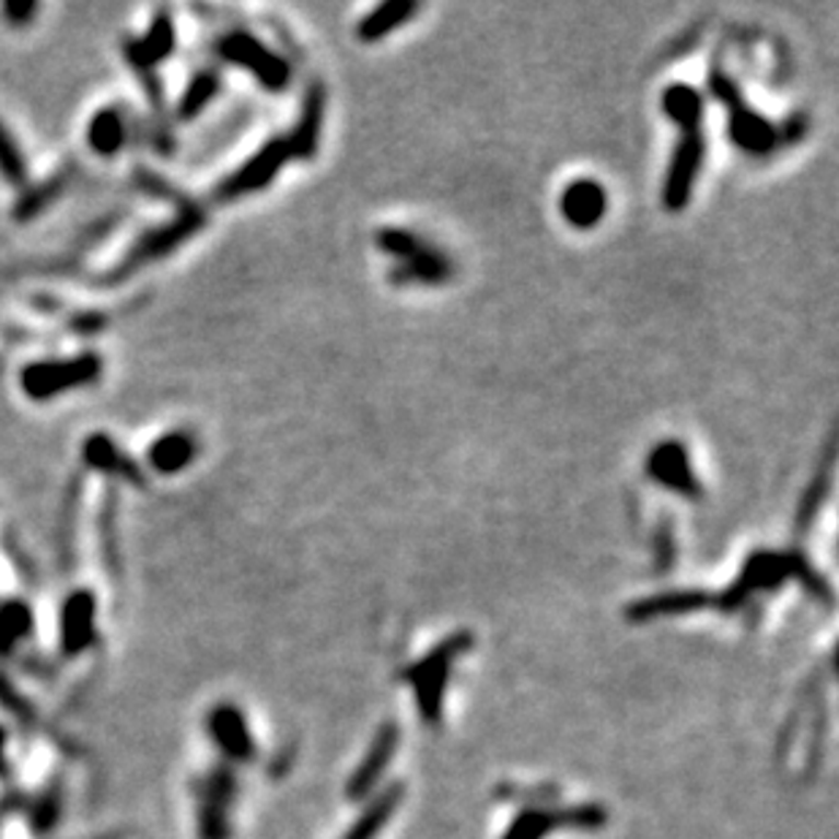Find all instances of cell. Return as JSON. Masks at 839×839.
Segmentation results:
<instances>
[{"mask_svg":"<svg viewBox=\"0 0 839 839\" xmlns=\"http://www.w3.org/2000/svg\"><path fill=\"white\" fill-rule=\"evenodd\" d=\"M661 104L663 112L683 128L677 153L672 158L668 177L666 183H663V207L672 212H679L690 205L692 185H696L698 172H701L703 163V153H707V144H703L701 133L703 98L690 84L677 82L672 84V88H666Z\"/></svg>","mask_w":839,"mask_h":839,"instance_id":"obj_1","label":"cell"},{"mask_svg":"<svg viewBox=\"0 0 839 839\" xmlns=\"http://www.w3.org/2000/svg\"><path fill=\"white\" fill-rule=\"evenodd\" d=\"M788 579H799L804 590L813 593L815 598L831 601L829 584H826V579L818 571H813V566H809L804 555H799V551H785V555H780V551H756V555L747 557L736 582L729 584V590L714 598V606L725 614L739 611L750 604L753 595L777 590Z\"/></svg>","mask_w":839,"mask_h":839,"instance_id":"obj_2","label":"cell"},{"mask_svg":"<svg viewBox=\"0 0 839 839\" xmlns=\"http://www.w3.org/2000/svg\"><path fill=\"white\" fill-rule=\"evenodd\" d=\"M473 644H476L473 633H467V630H459V633L448 636V639L441 641L435 650L427 652L421 661H416L413 666L405 668L403 672L405 683L413 685L416 707H419L421 723L424 725L441 723L443 692H446L448 679H452L454 663H457Z\"/></svg>","mask_w":839,"mask_h":839,"instance_id":"obj_3","label":"cell"},{"mask_svg":"<svg viewBox=\"0 0 839 839\" xmlns=\"http://www.w3.org/2000/svg\"><path fill=\"white\" fill-rule=\"evenodd\" d=\"M205 223H207V212L188 201V205H185L183 210L172 218V221L163 223V226L144 231V234L139 236L131 247H128L123 261L109 272V283H117V280L128 278V275H137L139 269L172 256V253L177 250L179 245H185L196 231L205 229Z\"/></svg>","mask_w":839,"mask_h":839,"instance_id":"obj_4","label":"cell"},{"mask_svg":"<svg viewBox=\"0 0 839 839\" xmlns=\"http://www.w3.org/2000/svg\"><path fill=\"white\" fill-rule=\"evenodd\" d=\"M101 375H104V359L95 351H84L79 357L44 359V362L25 364L20 373V386L27 399L47 403V399L71 392V388L93 386Z\"/></svg>","mask_w":839,"mask_h":839,"instance_id":"obj_5","label":"cell"},{"mask_svg":"<svg viewBox=\"0 0 839 839\" xmlns=\"http://www.w3.org/2000/svg\"><path fill=\"white\" fill-rule=\"evenodd\" d=\"M215 53L223 63L236 66V69L247 71L250 77H256V82L261 88L280 93V90L289 88L291 82V66L280 58L275 49H269L267 44L258 42L256 36L245 31H231L226 36L218 38Z\"/></svg>","mask_w":839,"mask_h":839,"instance_id":"obj_6","label":"cell"},{"mask_svg":"<svg viewBox=\"0 0 839 839\" xmlns=\"http://www.w3.org/2000/svg\"><path fill=\"white\" fill-rule=\"evenodd\" d=\"M712 93L714 98L725 106V112H729V137L734 139L736 148H742L745 153L753 155H766L774 150L777 128L745 104L739 88H736L729 77L714 71Z\"/></svg>","mask_w":839,"mask_h":839,"instance_id":"obj_7","label":"cell"},{"mask_svg":"<svg viewBox=\"0 0 839 839\" xmlns=\"http://www.w3.org/2000/svg\"><path fill=\"white\" fill-rule=\"evenodd\" d=\"M609 813L601 804H576V807H527L511 820L503 839H546L551 831H601Z\"/></svg>","mask_w":839,"mask_h":839,"instance_id":"obj_8","label":"cell"},{"mask_svg":"<svg viewBox=\"0 0 839 839\" xmlns=\"http://www.w3.org/2000/svg\"><path fill=\"white\" fill-rule=\"evenodd\" d=\"M291 158L294 155H291L289 139H269L256 155L247 158L240 168H234L226 179H221V183L215 185L212 199H215L218 205H226V201H236L242 199V196H250L256 194V190L269 188V185L275 183V177L280 174V168H283Z\"/></svg>","mask_w":839,"mask_h":839,"instance_id":"obj_9","label":"cell"},{"mask_svg":"<svg viewBox=\"0 0 839 839\" xmlns=\"http://www.w3.org/2000/svg\"><path fill=\"white\" fill-rule=\"evenodd\" d=\"M205 731L226 764L245 766L256 761V736H253L250 725H247L245 712L236 703L221 701L207 709Z\"/></svg>","mask_w":839,"mask_h":839,"instance_id":"obj_10","label":"cell"},{"mask_svg":"<svg viewBox=\"0 0 839 839\" xmlns=\"http://www.w3.org/2000/svg\"><path fill=\"white\" fill-rule=\"evenodd\" d=\"M95 617H98V598L90 590H74L60 604V633L58 646L66 661L84 655L95 644Z\"/></svg>","mask_w":839,"mask_h":839,"instance_id":"obj_11","label":"cell"},{"mask_svg":"<svg viewBox=\"0 0 839 839\" xmlns=\"http://www.w3.org/2000/svg\"><path fill=\"white\" fill-rule=\"evenodd\" d=\"M399 745V725L397 723H383L378 731H375L373 742H370L368 753H364L362 764L357 766V771L351 774L346 785V796L351 802H362L368 799L370 793L375 791V785L381 782L383 771L388 769L392 764L394 753H397Z\"/></svg>","mask_w":839,"mask_h":839,"instance_id":"obj_12","label":"cell"},{"mask_svg":"<svg viewBox=\"0 0 839 839\" xmlns=\"http://www.w3.org/2000/svg\"><path fill=\"white\" fill-rule=\"evenodd\" d=\"M82 462L95 473H104V476L120 478V481L131 483V487L144 489L148 487V478H144L142 465L126 452V448L117 446L106 432H93L90 438H84L82 443Z\"/></svg>","mask_w":839,"mask_h":839,"instance_id":"obj_13","label":"cell"},{"mask_svg":"<svg viewBox=\"0 0 839 839\" xmlns=\"http://www.w3.org/2000/svg\"><path fill=\"white\" fill-rule=\"evenodd\" d=\"M177 49V27H174L172 11L161 9L150 22L148 33L142 38H126V53L128 63L131 66H148V69H158L163 60H168Z\"/></svg>","mask_w":839,"mask_h":839,"instance_id":"obj_14","label":"cell"},{"mask_svg":"<svg viewBox=\"0 0 839 839\" xmlns=\"http://www.w3.org/2000/svg\"><path fill=\"white\" fill-rule=\"evenodd\" d=\"M714 604V595L707 590H672V593H657L650 598H641L625 609L628 622H650L661 617H683V614H696L709 609Z\"/></svg>","mask_w":839,"mask_h":839,"instance_id":"obj_15","label":"cell"},{"mask_svg":"<svg viewBox=\"0 0 839 839\" xmlns=\"http://www.w3.org/2000/svg\"><path fill=\"white\" fill-rule=\"evenodd\" d=\"M66 815V782L63 774H53L36 793H27L22 818L33 837H49Z\"/></svg>","mask_w":839,"mask_h":839,"instance_id":"obj_16","label":"cell"},{"mask_svg":"<svg viewBox=\"0 0 839 839\" xmlns=\"http://www.w3.org/2000/svg\"><path fill=\"white\" fill-rule=\"evenodd\" d=\"M646 467H650V476L655 478L661 487L687 494V498H698V494H701V487H698V478L696 473H692L683 443H661V446L650 454V465Z\"/></svg>","mask_w":839,"mask_h":839,"instance_id":"obj_17","label":"cell"},{"mask_svg":"<svg viewBox=\"0 0 839 839\" xmlns=\"http://www.w3.org/2000/svg\"><path fill=\"white\" fill-rule=\"evenodd\" d=\"M199 454V441L188 430H168L155 438L148 448V465L161 476H174L194 465Z\"/></svg>","mask_w":839,"mask_h":839,"instance_id":"obj_18","label":"cell"},{"mask_svg":"<svg viewBox=\"0 0 839 839\" xmlns=\"http://www.w3.org/2000/svg\"><path fill=\"white\" fill-rule=\"evenodd\" d=\"M562 215L573 229H593L606 212V190L595 179H576L562 194Z\"/></svg>","mask_w":839,"mask_h":839,"instance_id":"obj_19","label":"cell"},{"mask_svg":"<svg viewBox=\"0 0 839 839\" xmlns=\"http://www.w3.org/2000/svg\"><path fill=\"white\" fill-rule=\"evenodd\" d=\"M36 630V614L25 598L0 601V657H16Z\"/></svg>","mask_w":839,"mask_h":839,"instance_id":"obj_20","label":"cell"},{"mask_svg":"<svg viewBox=\"0 0 839 839\" xmlns=\"http://www.w3.org/2000/svg\"><path fill=\"white\" fill-rule=\"evenodd\" d=\"M128 142L126 112L117 106H104L88 123V144L95 155L115 158Z\"/></svg>","mask_w":839,"mask_h":839,"instance_id":"obj_21","label":"cell"},{"mask_svg":"<svg viewBox=\"0 0 839 839\" xmlns=\"http://www.w3.org/2000/svg\"><path fill=\"white\" fill-rule=\"evenodd\" d=\"M190 796L196 804V837L199 839H234V826H231V813L234 807L218 802L212 793L196 780H190Z\"/></svg>","mask_w":839,"mask_h":839,"instance_id":"obj_22","label":"cell"},{"mask_svg":"<svg viewBox=\"0 0 839 839\" xmlns=\"http://www.w3.org/2000/svg\"><path fill=\"white\" fill-rule=\"evenodd\" d=\"M403 796H405L403 782H392V785L383 788L378 796H375L373 802L364 807V813L359 815L357 824H353L351 829L346 831V837L342 839H375L378 837L383 831V826H386L388 820H392V815L397 813Z\"/></svg>","mask_w":839,"mask_h":839,"instance_id":"obj_23","label":"cell"},{"mask_svg":"<svg viewBox=\"0 0 839 839\" xmlns=\"http://www.w3.org/2000/svg\"><path fill=\"white\" fill-rule=\"evenodd\" d=\"M69 183H71V174L66 172V168H60V172H55L53 177L42 179V183L25 185V190H22V196L16 199V205L11 207V215H14L20 223L33 221V218L42 215L44 210H49V207H53L55 201L69 190Z\"/></svg>","mask_w":839,"mask_h":839,"instance_id":"obj_24","label":"cell"},{"mask_svg":"<svg viewBox=\"0 0 839 839\" xmlns=\"http://www.w3.org/2000/svg\"><path fill=\"white\" fill-rule=\"evenodd\" d=\"M321 123H324V88L313 84L307 90L305 106H302V117L296 123L294 133L289 137L291 155L294 158H313L321 142Z\"/></svg>","mask_w":839,"mask_h":839,"instance_id":"obj_25","label":"cell"},{"mask_svg":"<svg viewBox=\"0 0 839 839\" xmlns=\"http://www.w3.org/2000/svg\"><path fill=\"white\" fill-rule=\"evenodd\" d=\"M218 93H221V77H218V71L212 69L196 71V74L190 77V82L185 84L174 115H177V120L183 123L196 120V117H199L201 112H205L207 106L218 98Z\"/></svg>","mask_w":839,"mask_h":839,"instance_id":"obj_26","label":"cell"},{"mask_svg":"<svg viewBox=\"0 0 839 839\" xmlns=\"http://www.w3.org/2000/svg\"><path fill=\"white\" fill-rule=\"evenodd\" d=\"M413 14H419V3H410V0H394V3H383L373 11V14L364 16V20L359 22L357 36L368 44L378 42V38L388 36V33H394L397 27H403Z\"/></svg>","mask_w":839,"mask_h":839,"instance_id":"obj_27","label":"cell"},{"mask_svg":"<svg viewBox=\"0 0 839 839\" xmlns=\"http://www.w3.org/2000/svg\"><path fill=\"white\" fill-rule=\"evenodd\" d=\"M0 712L9 714L22 734H33V731L38 729L36 703H33L31 698L14 685V679L3 672H0Z\"/></svg>","mask_w":839,"mask_h":839,"instance_id":"obj_28","label":"cell"},{"mask_svg":"<svg viewBox=\"0 0 839 839\" xmlns=\"http://www.w3.org/2000/svg\"><path fill=\"white\" fill-rule=\"evenodd\" d=\"M452 267H448L446 258H441L438 253L421 247L419 253H413L410 258L399 261V269L394 272V280L403 283V280H419V283H441L448 278Z\"/></svg>","mask_w":839,"mask_h":839,"instance_id":"obj_29","label":"cell"},{"mask_svg":"<svg viewBox=\"0 0 839 839\" xmlns=\"http://www.w3.org/2000/svg\"><path fill=\"white\" fill-rule=\"evenodd\" d=\"M194 780L199 782L207 793H212L218 802L229 804V807H234L236 799H240V771H236V766L226 761L212 764L205 774H196Z\"/></svg>","mask_w":839,"mask_h":839,"instance_id":"obj_30","label":"cell"},{"mask_svg":"<svg viewBox=\"0 0 839 839\" xmlns=\"http://www.w3.org/2000/svg\"><path fill=\"white\" fill-rule=\"evenodd\" d=\"M0 177L11 188H25L27 185V161L22 155L20 142L11 137L3 123H0Z\"/></svg>","mask_w":839,"mask_h":839,"instance_id":"obj_31","label":"cell"},{"mask_svg":"<svg viewBox=\"0 0 839 839\" xmlns=\"http://www.w3.org/2000/svg\"><path fill=\"white\" fill-rule=\"evenodd\" d=\"M115 492L106 494V505L98 516V531H101V557L106 562V571L112 576H120V546H117V527H115Z\"/></svg>","mask_w":839,"mask_h":839,"instance_id":"obj_32","label":"cell"},{"mask_svg":"<svg viewBox=\"0 0 839 839\" xmlns=\"http://www.w3.org/2000/svg\"><path fill=\"white\" fill-rule=\"evenodd\" d=\"M826 489H829V473L824 470L818 478H815L813 487L807 489V494H804L802 505H799V516H796V522H799V531H802V533L807 531L809 525H813V516L818 514L820 503H824Z\"/></svg>","mask_w":839,"mask_h":839,"instance_id":"obj_33","label":"cell"},{"mask_svg":"<svg viewBox=\"0 0 839 839\" xmlns=\"http://www.w3.org/2000/svg\"><path fill=\"white\" fill-rule=\"evenodd\" d=\"M378 245L386 253H392V256H397L399 261H405V258H410V256H413V253L421 250V242L416 240L413 234H408V231H399V229L381 231V234H378Z\"/></svg>","mask_w":839,"mask_h":839,"instance_id":"obj_34","label":"cell"},{"mask_svg":"<svg viewBox=\"0 0 839 839\" xmlns=\"http://www.w3.org/2000/svg\"><path fill=\"white\" fill-rule=\"evenodd\" d=\"M137 185H139V188H142V190H148L150 196H155V199H163V201H166V199H168V201H183V199H179L177 190H174L172 185L166 183V179H161V177H158V174L148 172V168H139V172H137ZM183 205H185V201H183Z\"/></svg>","mask_w":839,"mask_h":839,"instance_id":"obj_35","label":"cell"},{"mask_svg":"<svg viewBox=\"0 0 839 839\" xmlns=\"http://www.w3.org/2000/svg\"><path fill=\"white\" fill-rule=\"evenodd\" d=\"M25 799H27V793L22 791L20 785H14V782H9V785L0 791V829H3V824L9 818H14V815H22Z\"/></svg>","mask_w":839,"mask_h":839,"instance_id":"obj_36","label":"cell"},{"mask_svg":"<svg viewBox=\"0 0 839 839\" xmlns=\"http://www.w3.org/2000/svg\"><path fill=\"white\" fill-rule=\"evenodd\" d=\"M0 11H3V20L9 22L11 27H25L31 25L33 16L38 14V3H31V0H9Z\"/></svg>","mask_w":839,"mask_h":839,"instance_id":"obj_37","label":"cell"},{"mask_svg":"<svg viewBox=\"0 0 839 839\" xmlns=\"http://www.w3.org/2000/svg\"><path fill=\"white\" fill-rule=\"evenodd\" d=\"M20 666H22V672L27 674V677L42 679V683H53V679L58 677V674H55V663L47 661L44 655H36V652H31V655L22 657Z\"/></svg>","mask_w":839,"mask_h":839,"instance_id":"obj_38","label":"cell"},{"mask_svg":"<svg viewBox=\"0 0 839 839\" xmlns=\"http://www.w3.org/2000/svg\"><path fill=\"white\" fill-rule=\"evenodd\" d=\"M5 747H9V731H5V725H0V780L9 785L11 764H9V758H5Z\"/></svg>","mask_w":839,"mask_h":839,"instance_id":"obj_39","label":"cell"},{"mask_svg":"<svg viewBox=\"0 0 839 839\" xmlns=\"http://www.w3.org/2000/svg\"><path fill=\"white\" fill-rule=\"evenodd\" d=\"M88 839H128V831L126 829H112V831H104V835H95V837H88Z\"/></svg>","mask_w":839,"mask_h":839,"instance_id":"obj_40","label":"cell"}]
</instances>
